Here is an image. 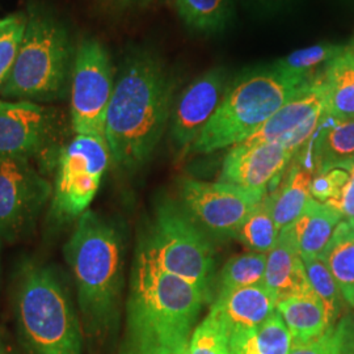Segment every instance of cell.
<instances>
[{
    "label": "cell",
    "instance_id": "1",
    "mask_svg": "<svg viewBox=\"0 0 354 354\" xmlns=\"http://www.w3.org/2000/svg\"><path fill=\"white\" fill-rule=\"evenodd\" d=\"M175 89L174 73L156 51H127L105 120V140L115 167L130 172L151 158L169 122Z\"/></svg>",
    "mask_w": 354,
    "mask_h": 354
},
{
    "label": "cell",
    "instance_id": "2",
    "mask_svg": "<svg viewBox=\"0 0 354 354\" xmlns=\"http://www.w3.org/2000/svg\"><path fill=\"white\" fill-rule=\"evenodd\" d=\"M203 291L136 252L121 354H189Z\"/></svg>",
    "mask_w": 354,
    "mask_h": 354
},
{
    "label": "cell",
    "instance_id": "3",
    "mask_svg": "<svg viewBox=\"0 0 354 354\" xmlns=\"http://www.w3.org/2000/svg\"><path fill=\"white\" fill-rule=\"evenodd\" d=\"M77 304L86 330L100 336L113 327L124 282V250L117 228L102 215L87 210L77 218L64 245Z\"/></svg>",
    "mask_w": 354,
    "mask_h": 354
},
{
    "label": "cell",
    "instance_id": "4",
    "mask_svg": "<svg viewBox=\"0 0 354 354\" xmlns=\"http://www.w3.org/2000/svg\"><path fill=\"white\" fill-rule=\"evenodd\" d=\"M307 83L273 64L243 71L231 80L223 102L190 151L210 153L248 140Z\"/></svg>",
    "mask_w": 354,
    "mask_h": 354
},
{
    "label": "cell",
    "instance_id": "5",
    "mask_svg": "<svg viewBox=\"0 0 354 354\" xmlns=\"http://www.w3.org/2000/svg\"><path fill=\"white\" fill-rule=\"evenodd\" d=\"M74 54L64 23L49 8L29 6L19 55L0 95L33 102L64 99L70 89Z\"/></svg>",
    "mask_w": 354,
    "mask_h": 354
},
{
    "label": "cell",
    "instance_id": "6",
    "mask_svg": "<svg viewBox=\"0 0 354 354\" xmlns=\"http://www.w3.org/2000/svg\"><path fill=\"white\" fill-rule=\"evenodd\" d=\"M15 314L26 354H82V327L68 292L50 268L24 266Z\"/></svg>",
    "mask_w": 354,
    "mask_h": 354
},
{
    "label": "cell",
    "instance_id": "7",
    "mask_svg": "<svg viewBox=\"0 0 354 354\" xmlns=\"http://www.w3.org/2000/svg\"><path fill=\"white\" fill-rule=\"evenodd\" d=\"M137 253L165 272L188 281L209 301L214 270L207 234L174 201L160 203L138 243Z\"/></svg>",
    "mask_w": 354,
    "mask_h": 354
},
{
    "label": "cell",
    "instance_id": "8",
    "mask_svg": "<svg viewBox=\"0 0 354 354\" xmlns=\"http://www.w3.org/2000/svg\"><path fill=\"white\" fill-rule=\"evenodd\" d=\"M109 163V147L100 136L75 134L58 150L50 200L53 222L66 225L88 210Z\"/></svg>",
    "mask_w": 354,
    "mask_h": 354
},
{
    "label": "cell",
    "instance_id": "9",
    "mask_svg": "<svg viewBox=\"0 0 354 354\" xmlns=\"http://www.w3.org/2000/svg\"><path fill=\"white\" fill-rule=\"evenodd\" d=\"M113 67L97 39L82 41L74 54L70 79V118L75 134L105 138V120L114 89Z\"/></svg>",
    "mask_w": 354,
    "mask_h": 354
},
{
    "label": "cell",
    "instance_id": "10",
    "mask_svg": "<svg viewBox=\"0 0 354 354\" xmlns=\"http://www.w3.org/2000/svg\"><path fill=\"white\" fill-rule=\"evenodd\" d=\"M266 193L227 183L187 178L181 184V203L190 218L209 235L235 238L238 230Z\"/></svg>",
    "mask_w": 354,
    "mask_h": 354
},
{
    "label": "cell",
    "instance_id": "11",
    "mask_svg": "<svg viewBox=\"0 0 354 354\" xmlns=\"http://www.w3.org/2000/svg\"><path fill=\"white\" fill-rule=\"evenodd\" d=\"M53 185L29 159L0 158V238H20L51 200Z\"/></svg>",
    "mask_w": 354,
    "mask_h": 354
},
{
    "label": "cell",
    "instance_id": "12",
    "mask_svg": "<svg viewBox=\"0 0 354 354\" xmlns=\"http://www.w3.org/2000/svg\"><path fill=\"white\" fill-rule=\"evenodd\" d=\"M59 115L38 102L0 100V158L30 159L57 146Z\"/></svg>",
    "mask_w": 354,
    "mask_h": 354
},
{
    "label": "cell",
    "instance_id": "13",
    "mask_svg": "<svg viewBox=\"0 0 354 354\" xmlns=\"http://www.w3.org/2000/svg\"><path fill=\"white\" fill-rule=\"evenodd\" d=\"M327 117L323 74L308 82L273 114L259 131L241 143H279L301 151Z\"/></svg>",
    "mask_w": 354,
    "mask_h": 354
},
{
    "label": "cell",
    "instance_id": "14",
    "mask_svg": "<svg viewBox=\"0 0 354 354\" xmlns=\"http://www.w3.org/2000/svg\"><path fill=\"white\" fill-rule=\"evenodd\" d=\"M231 84L230 73L218 66L196 77L184 89L171 113V140L178 151H188L223 102Z\"/></svg>",
    "mask_w": 354,
    "mask_h": 354
},
{
    "label": "cell",
    "instance_id": "15",
    "mask_svg": "<svg viewBox=\"0 0 354 354\" xmlns=\"http://www.w3.org/2000/svg\"><path fill=\"white\" fill-rule=\"evenodd\" d=\"M294 156L295 152L279 143H239L226 155L219 181L266 193Z\"/></svg>",
    "mask_w": 354,
    "mask_h": 354
},
{
    "label": "cell",
    "instance_id": "16",
    "mask_svg": "<svg viewBox=\"0 0 354 354\" xmlns=\"http://www.w3.org/2000/svg\"><path fill=\"white\" fill-rule=\"evenodd\" d=\"M277 298L266 285L241 288L218 295L210 313L226 329L230 344L259 328L276 313Z\"/></svg>",
    "mask_w": 354,
    "mask_h": 354
},
{
    "label": "cell",
    "instance_id": "17",
    "mask_svg": "<svg viewBox=\"0 0 354 354\" xmlns=\"http://www.w3.org/2000/svg\"><path fill=\"white\" fill-rule=\"evenodd\" d=\"M266 286L277 302L297 297H317L307 277L290 226L279 231L274 247L266 253Z\"/></svg>",
    "mask_w": 354,
    "mask_h": 354
},
{
    "label": "cell",
    "instance_id": "18",
    "mask_svg": "<svg viewBox=\"0 0 354 354\" xmlns=\"http://www.w3.org/2000/svg\"><path fill=\"white\" fill-rule=\"evenodd\" d=\"M295 155L314 175L354 162V120L324 118L314 137Z\"/></svg>",
    "mask_w": 354,
    "mask_h": 354
},
{
    "label": "cell",
    "instance_id": "19",
    "mask_svg": "<svg viewBox=\"0 0 354 354\" xmlns=\"http://www.w3.org/2000/svg\"><path fill=\"white\" fill-rule=\"evenodd\" d=\"M342 219L333 206L311 198L304 213L290 225L301 257H319Z\"/></svg>",
    "mask_w": 354,
    "mask_h": 354
},
{
    "label": "cell",
    "instance_id": "20",
    "mask_svg": "<svg viewBox=\"0 0 354 354\" xmlns=\"http://www.w3.org/2000/svg\"><path fill=\"white\" fill-rule=\"evenodd\" d=\"M313 169L295 155L288 167V174L281 188L270 196L272 214L279 231L290 226L304 213V207L313 198Z\"/></svg>",
    "mask_w": 354,
    "mask_h": 354
},
{
    "label": "cell",
    "instance_id": "21",
    "mask_svg": "<svg viewBox=\"0 0 354 354\" xmlns=\"http://www.w3.org/2000/svg\"><path fill=\"white\" fill-rule=\"evenodd\" d=\"M276 311L290 332L292 344L313 342L335 328L317 297H297L277 302Z\"/></svg>",
    "mask_w": 354,
    "mask_h": 354
},
{
    "label": "cell",
    "instance_id": "22",
    "mask_svg": "<svg viewBox=\"0 0 354 354\" xmlns=\"http://www.w3.org/2000/svg\"><path fill=\"white\" fill-rule=\"evenodd\" d=\"M319 257L336 281L345 304L354 310L353 219H342Z\"/></svg>",
    "mask_w": 354,
    "mask_h": 354
},
{
    "label": "cell",
    "instance_id": "23",
    "mask_svg": "<svg viewBox=\"0 0 354 354\" xmlns=\"http://www.w3.org/2000/svg\"><path fill=\"white\" fill-rule=\"evenodd\" d=\"M327 117L354 120V48L348 49L329 64L323 73Z\"/></svg>",
    "mask_w": 354,
    "mask_h": 354
},
{
    "label": "cell",
    "instance_id": "24",
    "mask_svg": "<svg viewBox=\"0 0 354 354\" xmlns=\"http://www.w3.org/2000/svg\"><path fill=\"white\" fill-rule=\"evenodd\" d=\"M348 49V45L320 42L313 46L294 50L290 54L274 61L273 64L286 75L311 82L323 74L332 61L340 57Z\"/></svg>",
    "mask_w": 354,
    "mask_h": 354
},
{
    "label": "cell",
    "instance_id": "25",
    "mask_svg": "<svg viewBox=\"0 0 354 354\" xmlns=\"http://www.w3.org/2000/svg\"><path fill=\"white\" fill-rule=\"evenodd\" d=\"M175 3L183 23L200 35L223 32L234 13L232 0H175Z\"/></svg>",
    "mask_w": 354,
    "mask_h": 354
},
{
    "label": "cell",
    "instance_id": "26",
    "mask_svg": "<svg viewBox=\"0 0 354 354\" xmlns=\"http://www.w3.org/2000/svg\"><path fill=\"white\" fill-rule=\"evenodd\" d=\"M292 340L279 313L247 335L230 344L231 354H289Z\"/></svg>",
    "mask_w": 354,
    "mask_h": 354
},
{
    "label": "cell",
    "instance_id": "27",
    "mask_svg": "<svg viewBox=\"0 0 354 354\" xmlns=\"http://www.w3.org/2000/svg\"><path fill=\"white\" fill-rule=\"evenodd\" d=\"M279 230L272 214L270 196L266 194L251 214L243 222L235 238L251 252L268 253L279 239Z\"/></svg>",
    "mask_w": 354,
    "mask_h": 354
},
{
    "label": "cell",
    "instance_id": "28",
    "mask_svg": "<svg viewBox=\"0 0 354 354\" xmlns=\"http://www.w3.org/2000/svg\"><path fill=\"white\" fill-rule=\"evenodd\" d=\"M266 253L248 252L234 256L223 266L218 295L230 291L266 285Z\"/></svg>",
    "mask_w": 354,
    "mask_h": 354
},
{
    "label": "cell",
    "instance_id": "29",
    "mask_svg": "<svg viewBox=\"0 0 354 354\" xmlns=\"http://www.w3.org/2000/svg\"><path fill=\"white\" fill-rule=\"evenodd\" d=\"M307 277L319 299L326 308L332 327L342 319L344 311V298L333 276L320 257H302Z\"/></svg>",
    "mask_w": 354,
    "mask_h": 354
},
{
    "label": "cell",
    "instance_id": "30",
    "mask_svg": "<svg viewBox=\"0 0 354 354\" xmlns=\"http://www.w3.org/2000/svg\"><path fill=\"white\" fill-rule=\"evenodd\" d=\"M26 26L24 12L12 13L0 20V91L17 59Z\"/></svg>",
    "mask_w": 354,
    "mask_h": 354
},
{
    "label": "cell",
    "instance_id": "31",
    "mask_svg": "<svg viewBox=\"0 0 354 354\" xmlns=\"http://www.w3.org/2000/svg\"><path fill=\"white\" fill-rule=\"evenodd\" d=\"M189 354H231L226 329L212 313L193 330Z\"/></svg>",
    "mask_w": 354,
    "mask_h": 354
},
{
    "label": "cell",
    "instance_id": "32",
    "mask_svg": "<svg viewBox=\"0 0 354 354\" xmlns=\"http://www.w3.org/2000/svg\"><path fill=\"white\" fill-rule=\"evenodd\" d=\"M349 172L345 167L332 168L326 172L314 175L311 183V196L319 203H328L339 197L345 187Z\"/></svg>",
    "mask_w": 354,
    "mask_h": 354
},
{
    "label": "cell",
    "instance_id": "33",
    "mask_svg": "<svg viewBox=\"0 0 354 354\" xmlns=\"http://www.w3.org/2000/svg\"><path fill=\"white\" fill-rule=\"evenodd\" d=\"M333 354H354V313H346L337 322L333 333Z\"/></svg>",
    "mask_w": 354,
    "mask_h": 354
},
{
    "label": "cell",
    "instance_id": "34",
    "mask_svg": "<svg viewBox=\"0 0 354 354\" xmlns=\"http://www.w3.org/2000/svg\"><path fill=\"white\" fill-rule=\"evenodd\" d=\"M348 169L349 177L342 188V193L337 198L329 201L328 205L333 206L344 219H353L354 221V162L342 165Z\"/></svg>",
    "mask_w": 354,
    "mask_h": 354
},
{
    "label": "cell",
    "instance_id": "35",
    "mask_svg": "<svg viewBox=\"0 0 354 354\" xmlns=\"http://www.w3.org/2000/svg\"><path fill=\"white\" fill-rule=\"evenodd\" d=\"M333 333L335 328L329 329L313 342L292 344L289 354H333Z\"/></svg>",
    "mask_w": 354,
    "mask_h": 354
},
{
    "label": "cell",
    "instance_id": "36",
    "mask_svg": "<svg viewBox=\"0 0 354 354\" xmlns=\"http://www.w3.org/2000/svg\"><path fill=\"white\" fill-rule=\"evenodd\" d=\"M253 12L273 16L291 10L297 0H241Z\"/></svg>",
    "mask_w": 354,
    "mask_h": 354
},
{
    "label": "cell",
    "instance_id": "37",
    "mask_svg": "<svg viewBox=\"0 0 354 354\" xmlns=\"http://www.w3.org/2000/svg\"><path fill=\"white\" fill-rule=\"evenodd\" d=\"M0 354H15L10 339L1 327H0Z\"/></svg>",
    "mask_w": 354,
    "mask_h": 354
},
{
    "label": "cell",
    "instance_id": "38",
    "mask_svg": "<svg viewBox=\"0 0 354 354\" xmlns=\"http://www.w3.org/2000/svg\"><path fill=\"white\" fill-rule=\"evenodd\" d=\"M134 1H146V0H134Z\"/></svg>",
    "mask_w": 354,
    "mask_h": 354
}]
</instances>
